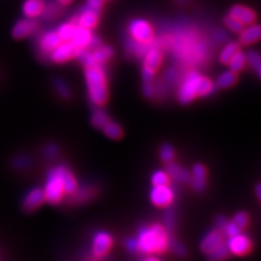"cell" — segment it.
Listing matches in <instances>:
<instances>
[{
  "mask_svg": "<svg viewBox=\"0 0 261 261\" xmlns=\"http://www.w3.org/2000/svg\"><path fill=\"white\" fill-rule=\"evenodd\" d=\"M256 194L258 196V198H260V184H258L256 187Z\"/></svg>",
  "mask_w": 261,
  "mask_h": 261,
  "instance_id": "obj_50",
  "label": "cell"
},
{
  "mask_svg": "<svg viewBox=\"0 0 261 261\" xmlns=\"http://www.w3.org/2000/svg\"><path fill=\"white\" fill-rule=\"evenodd\" d=\"M93 36L94 35L92 34L91 30L79 27L75 24V29H74V32H73V35L71 37L70 42L73 45H74L76 48L85 49V48L88 47L89 42H91V39H92Z\"/></svg>",
  "mask_w": 261,
  "mask_h": 261,
  "instance_id": "obj_17",
  "label": "cell"
},
{
  "mask_svg": "<svg viewBox=\"0 0 261 261\" xmlns=\"http://www.w3.org/2000/svg\"><path fill=\"white\" fill-rule=\"evenodd\" d=\"M239 50H240V46H239L238 43H234V42L228 43L227 45L224 46V48L222 49L221 53H220L219 59H220V61H221V63L227 64V62L230 61L232 57Z\"/></svg>",
  "mask_w": 261,
  "mask_h": 261,
  "instance_id": "obj_26",
  "label": "cell"
},
{
  "mask_svg": "<svg viewBox=\"0 0 261 261\" xmlns=\"http://www.w3.org/2000/svg\"><path fill=\"white\" fill-rule=\"evenodd\" d=\"M166 79H167V81H169V82H174V80L176 79V72H175V70L170 69V70L167 72Z\"/></svg>",
  "mask_w": 261,
  "mask_h": 261,
  "instance_id": "obj_48",
  "label": "cell"
},
{
  "mask_svg": "<svg viewBox=\"0 0 261 261\" xmlns=\"http://www.w3.org/2000/svg\"><path fill=\"white\" fill-rule=\"evenodd\" d=\"M163 222H165L166 230H172L175 223V214L172 208H169L165 212V218H163Z\"/></svg>",
  "mask_w": 261,
  "mask_h": 261,
  "instance_id": "obj_38",
  "label": "cell"
},
{
  "mask_svg": "<svg viewBox=\"0 0 261 261\" xmlns=\"http://www.w3.org/2000/svg\"><path fill=\"white\" fill-rule=\"evenodd\" d=\"M44 0H25L22 7L23 14L30 19H35L44 11Z\"/></svg>",
  "mask_w": 261,
  "mask_h": 261,
  "instance_id": "obj_21",
  "label": "cell"
},
{
  "mask_svg": "<svg viewBox=\"0 0 261 261\" xmlns=\"http://www.w3.org/2000/svg\"><path fill=\"white\" fill-rule=\"evenodd\" d=\"M215 89H216V86L214 83H212L211 80L205 76H201L199 87H198V97L209 96L215 92Z\"/></svg>",
  "mask_w": 261,
  "mask_h": 261,
  "instance_id": "obj_31",
  "label": "cell"
},
{
  "mask_svg": "<svg viewBox=\"0 0 261 261\" xmlns=\"http://www.w3.org/2000/svg\"><path fill=\"white\" fill-rule=\"evenodd\" d=\"M102 130L106 135L112 138V140H119L122 134H123V130H122L121 126L113 121H109L108 123L102 127Z\"/></svg>",
  "mask_w": 261,
  "mask_h": 261,
  "instance_id": "obj_30",
  "label": "cell"
},
{
  "mask_svg": "<svg viewBox=\"0 0 261 261\" xmlns=\"http://www.w3.org/2000/svg\"><path fill=\"white\" fill-rule=\"evenodd\" d=\"M85 79L91 101L97 106L106 103L108 100V88L103 65L96 63L85 67Z\"/></svg>",
  "mask_w": 261,
  "mask_h": 261,
  "instance_id": "obj_2",
  "label": "cell"
},
{
  "mask_svg": "<svg viewBox=\"0 0 261 261\" xmlns=\"http://www.w3.org/2000/svg\"><path fill=\"white\" fill-rule=\"evenodd\" d=\"M44 201L45 197L43 190L36 187V189H32L30 192H28L25 197H24L22 201V208L27 212L34 211L42 205Z\"/></svg>",
  "mask_w": 261,
  "mask_h": 261,
  "instance_id": "obj_11",
  "label": "cell"
},
{
  "mask_svg": "<svg viewBox=\"0 0 261 261\" xmlns=\"http://www.w3.org/2000/svg\"><path fill=\"white\" fill-rule=\"evenodd\" d=\"M149 196L154 206L165 208L172 203L174 193L168 185H157L152 187Z\"/></svg>",
  "mask_w": 261,
  "mask_h": 261,
  "instance_id": "obj_8",
  "label": "cell"
},
{
  "mask_svg": "<svg viewBox=\"0 0 261 261\" xmlns=\"http://www.w3.org/2000/svg\"><path fill=\"white\" fill-rule=\"evenodd\" d=\"M228 15L232 18L239 20L241 23H243L245 27L249 25V24L254 23L256 21V13L252 11V9L248 7H245L242 5L233 6L230 10Z\"/></svg>",
  "mask_w": 261,
  "mask_h": 261,
  "instance_id": "obj_14",
  "label": "cell"
},
{
  "mask_svg": "<svg viewBox=\"0 0 261 261\" xmlns=\"http://www.w3.org/2000/svg\"><path fill=\"white\" fill-rule=\"evenodd\" d=\"M102 2L103 0H87V4L85 5V8L99 13L101 7H102Z\"/></svg>",
  "mask_w": 261,
  "mask_h": 261,
  "instance_id": "obj_45",
  "label": "cell"
},
{
  "mask_svg": "<svg viewBox=\"0 0 261 261\" xmlns=\"http://www.w3.org/2000/svg\"><path fill=\"white\" fill-rule=\"evenodd\" d=\"M167 173L169 176L174 178L177 182H182V183L190 182L191 173L184 168L176 165V163L169 162V165L167 166Z\"/></svg>",
  "mask_w": 261,
  "mask_h": 261,
  "instance_id": "obj_22",
  "label": "cell"
},
{
  "mask_svg": "<svg viewBox=\"0 0 261 261\" xmlns=\"http://www.w3.org/2000/svg\"><path fill=\"white\" fill-rule=\"evenodd\" d=\"M112 246V238L108 232H97L92 242V251L96 257H103L107 255Z\"/></svg>",
  "mask_w": 261,
  "mask_h": 261,
  "instance_id": "obj_10",
  "label": "cell"
},
{
  "mask_svg": "<svg viewBox=\"0 0 261 261\" xmlns=\"http://www.w3.org/2000/svg\"><path fill=\"white\" fill-rule=\"evenodd\" d=\"M31 165V159L28 156H18L12 160V166L16 169H25Z\"/></svg>",
  "mask_w": 261,
  "mask_h": 261,
  "instance_id": "obj_42",
  "label": "cell"
},
{
  "mask_svg": "<svg viewBox=\"0 0 261 261\" xmlns=\"http://www.w3.org/2000/svg\"><path fill=\"white\" fill-rule=\"evenodd\" d=\"M226 223H227V220H226V218H224L223 216H219V217L217 218V225H218L219 231L223 232Z\"/></svg>",
  "mask_w": 261,
  "mask_h": 261,
  "instance_id": "obj_47",
  "label": "cell"
},
{
  "mask_svg": "<svg viewBox=\"0 0 261 261\" xmlns=\"http://www.w3.org/2000/svg\"><path fill=\"white\" fill-rule=\"evenodd\" d=\"M223 243V236L222 232L219 230H211L209 233H207L200 243V249L208 254L212 249H215L218 245Z\"/></svg>",
  "mask_w": 261,
  "mask_h": 261,
  "instance_id": "obj_18",
  "label": "cell"
},
{
  "mask_svg": "<svg viewBox=\"0 0 261 261\" xmlns=\"http://www.w3.org/2000/svg\"><path fill=\"white\" fill-rule=\"evenodd\" d=\"M56 170H57V172H58L61 181H62L64 194L74 193L75 190L77 189V182H76V178L74 177V175L72 174L71 171L65 166L57 167Z\"/></svg>",
  "mask_w": 261,
  "mask_h": 261,
  "instance_id": "obj_16",
  "label": "cell"
},
{
  "mask_svg": "<svg viewBox=\"0 0 261 261\" xmlns=\"http://www.w3.org/2000/svg\"><path fill=\"white\" fill-rule=\"evenodd\" d=\"M225 24L228 28V30H231L234 33H240L245 28L243 23H241L239 20L232 18V16H230V15H228L225 19Z\"/></svg>",
  "mask_w": 261,
  "mask_h": 261,
  "instance_id": "obj_39",
  "label": "cell"
},
{
  "mask_svg": "<svg viewBox=\"0 0 261 261\" xmlns=\"http://www.w3.org/2000/svg\"><path fill=\"white\" fill-rule=\"evenodd\" d=\"M77 49L71 42H62L49 53L50 59L57 63H62L74 58L77 53Z\"/></svg>",
  "mask_w": 261,
  "mask_h": 261,
  "instance_id": "obj_9",
  "label": "cell"
},
{
  "mask_svg": "<svg viewBox=\"0 0 261 261\" xmlns=\"http://www.w3.org/2000/svg\"><path fill=\"white\" fill-rule=\"evenodd\" d=\"M143 93L147 98L153 97L154 93H156V87H154L153 81L151 82H144V87H143Z\"/></svg>",
  "mask_w": 261,
  "mask_h": 261,
  "instance_id": "obj_44",
  "label": "cell"
},
{
  "mask_svg": "<svg viewBox=\"0 0 261 261\" xmlns=\"http://www.w3.org/2000/svg\"><path fill=\"white\" fill-rule=\"evenodd\" d=\"M58 153H59L58 146L53 143L47 144L43 149V154L46 158H55L58 156Z\"/></svg>",
  "mask_w": 261,
  "mask_h": 261,
  "instance_id": "obj_41",
  "label": "cell"
},
{
  "mask_svg": "<svg viewBox=\"0 0 261 261\" xmlns=\"http://www.w3.org/2000/svg\"><path fill=\"white\" fill-rule=\"evenodd\" d=\"M190 181L193 189L196 192H202L207 186V170L201 163H197L193 167Z\"/></svg>",
  "mask_w": 261,
  "mask_h": 261,
  "instance_id": "obj_13",
  "label": "cell"
},
{
  "mask_svg": "<svg viewBox=\"0 0 261 261\" xmlns=\"http://www.w3.org/2000/svg\"><path fill=\"white\" fill-rule=\"evenodd\" d=\"M36 28H37V23L35 22L34 19H30V18L22 19L14 24V27L12 29V35L16 39L25 38L32 35L33 33L35 32Z\"/></svg>",
  "mask_w": 261,
  "mask_h": 261,
  "instance_id": "obj_12",
  "label": "cell"
},
{
  "mask_svg": "<svg viewBox=\"0 0 261 261\" xmlns=\"http://www.w3.org/2000/svg\"><path fill=\"white\" fill-rule=\"evenodd\" d=\"M260 27L258 24L251 23L240 32V43L243 45L254 44L260 39Z\"/></svg>",
  "mask_w": 261,
  "mask_h": 261,
  "instance_id": "obj_19",
  "label": "cell"
},
{
  "mask_svg": "<svg viewBox=\"0 0 261 261\" xmlns=\"http://www.w3.org/2000/svg\"><path fill=\"white\" fill-rule=\"evenodd\" d=\"M128 32L132 39L145 45H149L154 36V32L150 23L143 19H135L130 22Z\"/></svg>",
  "mask_w": 261,
  "mask_h": 261,
  "instance_id": "obj_6",
  "label": "cell"
},
{
  "mask_svg": "<svg viewBox=\"0 0 261 261\" xmlns=\"http://www.w3.org/2000/svg\"><path fill=\"white\" fill-rule=\"evenodd\" d=\"M98 18H99V13L94 11V10L87 9V8L84 7L79 15L77 21H76V25L88 29V30H92L93 28L96 27V24L98 23Z\"/></svg>",
  "mask_w": 261,
  "mask_h": 261,
  "instance_id": "obj_20",
  "label": "cell"
},
{
  "mask_svg": "<svg viewBox=\"0 0 261 261\" xmlns=\"http://www.w3.org/2000/svg\"><path fill=\"white\" fill-rule=\"evenodd\" d=\"M225 244L228 251L232 252L233 255H236V256L247 255L251 250V246H252L251 241L248 236L242 233L230 236Z\"/></svg>",
  "mask_w": 261,
  "mask_h": 261,
  "instance_id": "obj_7",
  "label": "cell"
},
{
  "mask_svg": "<svg viewBox=\"0 0 261 261\" xmlns=\"http://www.w3.org/2000/svg\"><path fill=\"white\" fill-rule=\"evenodd\" d=\"M232 221L236 225H238L241 228V230H243V228H245V227L248 225V223H249V217H248V215L246 214V212L240 211V212H238V214L234 216Z\"/></svg>",
  "mask_w": 261,
  "mask_h": 261,
  "instance_id": "obj_37",
  "label": "cell"
},
{
  "mask_svg": "<svg viewBox=\"0 0 261 261\" xmlns=\"http://www.w3.org/2000/svg\"><path fill=\"white\" fill-rule=\"evenodd\" d=\"M125 247L130 252L138 251V242L135 238H129L125 241Z\"/></svg>",
  "mask_w": 261,
  "mask_h": 261,
  "instance_id": "obj_46",
  "label": "cell"
},
{
  "mask_svg": "<svg viewBox=\"0 0 261 261\" xmlns=\"http://www.w3.org/2000/svg\"><path fill=\"white\" fill-rule=\"evenodd\" d=\"M241 231H242L241 228L238 225H236L233 221H231V222L227 221V223L224 227V230H223V233L227 236V238H230V236H233V235L241 233Z\"/></svg>",
  "mask_w": 261,
  "mask_h": 261,
  "instance_id": "obj_43",
  "label": "cell"
},
{
  "mask_svg": "<svg viewBox=\"0 0 261 261\" xmlns=\"http://www.w3.org/2000/svg\"><path fill=\"white\" fill-rule=\"evenodd\" d=\"M162 53L157 48H150L144 55L142 76L144 82H151L162 63Z\"/></svg>",
  "mask_w": 261,
  "mask_h": 261,
  "instance_id": "obj_5",
  "label": "cell"
},
{
  "mask_svg": "<svg viewBox=\"0 0 261 261\" xmlns=\"http://www.w3.org/2000/svg\"><path fill=\"white\" fill-rule=\"evenodd\" d=\"M109 121H110L109 116L101 109L95 110L92 114V118H91L92 124L97 128H102L106 124L108 123Z\"/></svg>",
  "mask_w": 261,
  "mask_h": 261,
  "instance_id": "obj_28",
  "label": "cell"
},
{
  "mask_svg": "<svg viewBox=\"0 0 261 261\" xmlns=\"http://www.w3.org/2000/svg\"><path fill=\"white\" fill-rule=\"evenodd\" d=\"M159 154H160V158L163 162L169 163L174 159L175 152H174V149H173L172 146L169 145V144H163L161 146V148H160Z\"/></svg>",
  "mask_w": 261,
  "mask_h": 261,
  "instance_id": "obj_36",
  "label": "cell"
},
{
  "mask_svg": "<svg viewBox=\"0 0 261 261\" xmlns=\"http://www.w3.org/2000/svg\"><path fill=\"white\" fill-rule=\"evenodd\" d=\"M246 57V63H248L249 67L254 70L258 75H260V70H261V60H260V56L257 51H248L247 55H245Z\"/></svg>",
  "mask_w": 261,
  "mask_h": 261,
  "instance_id": "obj_33",
  "label": "cell"
},
{
  "mask_svg": "<svg viewBox=\"0 0 261 261\" xmlns=\"http://www.w3.org/2000/svg\"><path fill=\"white\" fill-rule=\"evenodd\" d=\"M54 87L56 89V92L58 93V95L63 98V99H69L71 97V91L68 86V84L61 79H55L54 80Z\"/></svg>",
  "mask_w": 261,
  "mask_h": 261,
  "instance_id": "obj_34",
  "label": "cell"
},
{
  "mask_svg": "<svg viewBox=\"0 0 261 261\" xmlns=\"http://www.w3.org/2000/svg\"><path fill=\"white\" fill-rule=\"evenodd\" d=\"M92 55L97 63L103 64L106 61L109 60L113 56V49L110 46L99 45L98 47L94 48Z\"/></svg>",
  "mask_w": 261,
  "mask_h": 261,
  "instance_id": "obj_24",
  "label": "cell"
},
{
  "mask_svg": "<svg viewBox=\"0 0 261 261\" xmlns=\"http://www.w3.org/2000/svg\"><path fill=\"white\" fill-rule=\"evenodd\" d=\"M169 236L160 224H151L140 228L137 235L138 250L144 254H160L169 246Z\"/></svg>",
  "mask_w": 261,
  "mask_h": 261,
  "instance_id": "obj_1",
  "label": "cell"
},
{
  "mask_svg": "<svg viewBox=\"0 0 261 261\" xmlns=\"http://www.w3.org/2000/svg\"><path fill=\"white\" fill-rule=\"evenodd\" d=\"M73 195V200H75L76 202H82V201H86L88 199L93 198V196L95 195V189L92 186H83L81 189H76L74 193H72Z\"/></svg>",
  "mask_w": 261,
  "mask_h": 261,
  "instance_id": "obj_27",
  "label": "cell"
},
{
  "mask_svg": "<svg viewBox=\"0 0 261 261\" xmlns=\"http://www.w3.org/2000/svg\"><path fill=\"white\" fill-rule=\"evenodd\" d=\"M236 81H238V75H236V72L227 70V71L222 72L221 74H220L217 77L216 84L220 88H228V87L233 86L236 83Z\"/></svg>",
  "mask_w": 261,
  "mask_h": 261,
  "instance_id": "obj_23",
  "label": "cell"
},
{
  "mask_svg": "<svg viewBox=\"0 0 261 261\" xmlns=\"http://www.w3.org/2000/svg\"><path fill=\"white\" fill-rule=\"evenodd\" d=\"M75 24L73 23H63L57 30V33L62 39V42H70L71 37L73 35V32H74Z\"/></svg>",
  "mask_w": 261,
  "mask_h": 261,
  "instance_id": "obj_32",
  "label": "cell"
},
{
  "mask_svg": "<svg viewBox=\"0 0 261 261\" xmlns=\"http://www.w3.org/2000/svg\"><path fill=\"white\" fill-rule=\"evenodd\" d=\"M60 43H62V39L58 35L57 31H48L39 37L38 46L40 51L44 54H49Z\"/></svg>",
  "mask_w": 261,
  "mask_h": 261,
  "instance_id": "obj_15",
  "label": "cell"
},
{
  "mask_svg": "<svg viewBox=\"0 0 261 261\" xmlns=\"http://www.w3.org/2000/svg\"><path fill=\"white\" fill-rule=\"evenodd\" d=\"M170 182V176L166 171L158 170L156 172H153L151 175V183L153 186L157 185H168Z\"/></svg>",
  "mask_w": 261,
  "mask_h": 261,
  "instance_id": "obj_35",
  "label": "cell"
},
{
  "mask_svg": "<svg viewBox=\"0 0 261 261\" xmlns=\"http://www.w3.org/2000/svg\"><path fill=\"white\" fill-rule=\"evenodd\" d=\"M201 76L197 71L192 70L185 75L181 86L178 88V100L183 105L192 102L198 96V87Z\"/></svg>",
  "mask_w": 261,
  "mask_h": 261,
  "instance_id": "obj_3",
  "label": "cell"
},
{
  "mask_svg": "<svg viewBox=\"0 0 261 261\" xmlns=\"http://www.w3.org/2000/svg\"><path fill=\"white\" fill-rule=\"evenodd\" d=\"M58 2L61 4V5H69L72 0H58Z\"/></svg>",
  "mask_w": 261,
  "mask_h": 261,
  "instance_id": "obj_49",
  "label": "cell"
},
{
  "mask_svg": "<svg viewBox=\"0 0 261 261\" xmlns=\"http://www.w3.org/2000/svg\"><path fill=\"white\" fill-rule=\"evenodd\" d=\"M228 249L226 244L223 242L218 246L208 252V261H224L228 257Z\"/></svg>",
  "mask_w": 261,
  "mask_h": 261,
  "instance_id": "obj_25",
  "label": "cell"
},
{
  "mask_svg": "<svg viewBox=\"0 0 261 261\" xmlns=\"http://www.w3.org/2000/svg\"><path fill=\"white\" fill-rule=\"evenodd\" d=\"M227 64L228 67H230L231 71L233 72L241 71L244 68V65L246 64V57H245V54L239 50L232 57L230 61L227 62Z\"/></svg>",
  "mask_w": 261,
  "mask_h": 261,
  "instance_id": "obj_29",
  "label": "cell"
},
{
  "mask_svg": "<svg viewBox=\"0 0 261 261\" xmlns=\"http://www.w3.org/2000/svg\"><path fill=\"white\" fill-rule=\"evenodd\" d=\"M144 261H159L157 258H153V257H148L146 258Z\"/></svg>",
  "mask_w": 261,
  "mask_h": 261,
  "instance_id": "obj_51",
  "label": "cell"
},
{
  "mask_svg": "<svg viewBox=\"0 0 261 261\" xmlns=\"http://www.w3.org/2000/svg\"><path fill=\"white\" fill-rule=\"evenodd\" d=\"M43 192L45 201L51 203V205H56V203H59L61 201L64 195V191L62 181L58 172H57L56 168L51 169L48 172L46 185Z\"/></svg>",
  "mask_w": 261,
  "mask_h": 261,
  "instance_id": "obj_4",
  "label": "cell"
},
{
  "mask_svg": "<svg viewBox=\"0 0 261 261\" xmlns=\"http://www.w3.org/2000/svg\"><path fill=\"white\" fill-rule=\"evenodd\" d=\"M169 246H170L171 249H172L175 252L177 256L183 257V256L186 255V252H187L186 248L183 246V244H181L178 241L173 240V239L169 240Z\"/></svg>",
  "mask_w": 261,
  "mask_h": 261,
  "instance_id": "obj_40",
  "label": "cell"
}]
</instances>
